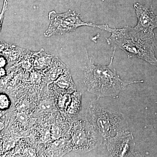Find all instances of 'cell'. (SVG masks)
Listing matches in <instances>:
<instances>
[{
  "instance_id": "obj_1",
  "label": "cell",
  "mask_w": 157,
  "mask_h": 157,
  "mask_svg": "<svg viewBox=\"0 0 157 157\" xmlns=\"http://www.w3.org/2000/svg\"><path fill=\"white\" fill-rule=\"evenodd\" d=\"M111 34L107 39L108 45L113 48L123 51L129 58L141 59L157 67L153 31L126 26L123 28L113 29Z\"/></svg>"
},
{
  "instance_id": "obj_2",
  "label": "cell",
  "mask_w": 157,
  "mask_h": 157,
  "mask_svg": "<svg viewBox=\"0 0 157 157\" xmlns=\"http://www.w3.org/2000/svg\"><path fill=\"white\" fill-rule=\"evenodd\" d=\"M115 50L114 48L111 60L107 66L95 64L93 58L87 56L83 81L88 91L97 96L98 100L104 97L116 99L128 86L144 82V80H124L117 75L112 65Z\"/></svg>"
},
{
  "instance_id": "obj_3",
  "label": "cell",
  "mask_w": 157,
  "mask_h": 157,
  "mask_svg": "<svg viewBox=\"0 0 157 157\" xmlns=\"http://www.w3.org/2000/svg\"><path fill=\"white\" fill-rule=\"evenodd\" d=\"M85 118L102 143L128 128L123 114L103 108L98 102L90 104L86 111Z\"/></svg>"
},
{
  "instance_id": "obj_4",
  "label": "cell",
  "mask_w": 157,
  "mask_h": 157,
  "mask_svg": "<svg viewBox=\"0 0 157 157\" xmlns=\"http://www.w3.org/2000/svg\"><path fill=\"white\" fill-rule=\"evenodd\" d=\"M50 24L48 29L44 33L45 37L56 35H63L76 30L78 28L83 26L97 28L111 33L113 29L107 24L97 25L92 23L84 22L80 18V14L76 11L68 10L62 14H57L55 11L48 13Z\"/></svg>"
},
{
  "instance_id": "obj_5",
  "label": "cell",
  "mask_w": 157,
  "mask_h": 157,
  "mask_svg": "<svg viewBox=\"0 0 157 157\" xmlns=\"http://www.w3.org/2000/svg\"><path fill=\"white\" fill-rule=\"evenodd\" d=\"M71 134L70 147L71 150L74 151L87 152L102 144L92 127L85 118L74 122Z\"/></svg>"
},
{
  "instance_id": "obj_6",
  "label": "cell",
  "mask_w": 157,
  "mask_h": 157,
  "mask_svg": "<svg viewBox=\"0 0 157 157\" xmlns=\"http://www.w3.org/2000/svg\"><path fill=\"white\" fill-rule=\"evenodd\" d=\"M107 151L110 157H131L135 155V143L131 132L125 131L118 133L106 140Z\"/></svg>"
},
{
  "instance_id": "obj_7",
  "label": "cell",
  "mask_w": 157,
  "mask_h": 157,
  "mask_svg": "<svg viewBox=\"0 0 157 157\" xmlns=\"http://www.w3.org/2000/svg\"><path fill=\"white\" fill-rule=\"evenodd\" d=\"M137 23L135 27L140 30L153 31L157 28V16L149 8L139 3L134 4Z\"/></svg>"
},
{
  "instance_id": "obj_8",
  "label": "cell",
  "mask_w": 157,
  "mask_h": 157,
  "mask_svg": "<svg viewBox=\"0 0 157 157\" xmlns=\"http://www.w3.org/2000/svg\"><path fill=\"white\" fill-rule=\"evenodd\" d=\"M45 73L46 80L52 81L56 79L68 70L66 66L57 57H54L52 62Z\"/></svg>"
},
{
  "instance_id": "obj_9",
  "label": "cell",
  "mask_w": 157,
  "mask_h": 157,
  "mask_svg": "<svg viewBox=\"0 0 157 157\" xmlns=\"http://www.w3.org/2000/svg\"><path fill=\"white\" fill-rule=\"evenodd\" d=\"M26 49L1 41V55L10 61L21 58Z\"/></svg>"
},
{
  "instance_id": "obj_10",
  "label": "cell",
  "mask_w": 157,
  "mask_h": 157,
  "mask_svg": "<svg viewBox=\"0 0 157 157\" xmlns=\"http://www.w3.org/2000/svg\"><path fill=\"white\" fill-rule=\"evenodd\" d=\"M54 56L52 54L45 52L43 49L37 52L34 59L33 67L36 70H42L49 67L52 62Z\"/></svg>"
},
{
  "instance_id": "obj_11",
  "label": "cell",
  "mask_w": 157,
  "mask_h": 157,
  "mask_svg": "<svg viewBox=\"0 0 157 157\" xmlns=\"http://www.w3.org/2000/svg\"><path fill=\"white\" fill-rule=\"evenodd\" d=\"M10 99L6 94H1L0 95V108L2 110H6L10 107Z\"/></svg>"
},
{
  "instance_id": "obj_12",
  "label": "cell",
  "mask_w": 157,
  "mask_h": 157,
  "mask_svg": "<svg viewBox=\"0 0 157 157\" xmlns=\"http://www.w3.org/2000/svg\"><path fill=\"white\" fill-rule=\"evenodd\" d=\"M7 6H8V2L7 0H4V5H3V9L2 10V13L0 15V20H1V30L2 29V24L3 18H4V14L6 11L7 10Z\"/></svg>"
},
{
  "instance_id": "obj_13",
  "label": "cell",
  "mask_w": 157,
  "mask_h": 157,
  "mask_svg": "<svg viewBox=\"0 0 157 157\" xmlns=\"http://www.w3.org/2000/svg\"><path fill=\"white\" fill-rule=\"evenodd\" d=\"M7 60L5 57L1 56V68H4L6 66Z\"/></svg>"
},
{
  "instance_id": "obj_14",
  "label": "cell",
  "mask_w": 157,
  "mask_h": 157,
  "mask_svg": "<svg viewBox=\"0 0 157 157\" xmlns=\"http://www.w3.org/2000/svg\"><path fill=\"white\" fill-rule=\"evenodd\" d=\"M6 70L4 68H1V77L6 76Z\"/></svg>"
},
{
  "instance_id": "obj_15",
  "label": "cell",
  "mask_w": 157,
  "mask_h": 157,
  "mask_svg": "<svg viewBox=\"0 0 157 157\" xmlns=\"http://www.w3.org/2000/svg\"><path fill=\"white\" fill-rule=\"evenodd\" d=\"M104 1H105V0H102V1H103V2H104Z\"/></svg>"
}]
</instances>
